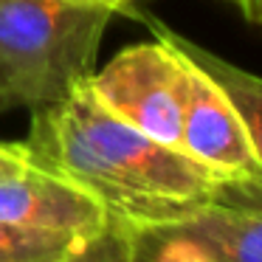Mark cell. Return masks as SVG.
Wrapping results in <instances>:
<instances>
[{
  "label": "cell",
  "instance_id": "1",
  "mask_svg": "<svg viewBox=\"0 0 262 262\" xmlns=\"http://www.w3.org/2000/svg\"><path fill=\"white\" fill-rule=\"evenodd\" d=\"M29 144L42 164L93 194L110 226H169L206 209L228 189L183 149L161 144L113 116L79 79L59 102L34 110Z\"/></svg>",
  "mask_w": 262,
  "mask_h": 262
},
{
  "label": "cell",
  "instance_id": "2",
  "mask_svg": "<svg viewBox=\"0 0 262 262\" xmlns=\"http://www.w3.org/2000/svg\"><path fill=\"white\" fill-rule=\"evenodd\" d=\"M110 17L68 0H0V110L46 107L91 76Z\"/></svg>",
  "mask_w": 262,
  "mask_h": 262
},
{
  "label": "cell",
  "instance_id": "3",
  "mask_svg": "<svg viewBox=\"0 0 262 262\" xmlns=\"http://www.w3.org/2000/svg\"><path fill=\"white\" fill-rule=\"evenodd\" d=\"M147 23L152 26V34L166 40L183 59L181 149L214 172L228 189L262 194V166L228 93L203 65L178 46L169 26L155 17H147Z\"/></svg>",
  "mask_w": 262,
  "mask_h": 262
},
{
  "label": "cell",
  "instance_id": "4",
  "mask_svg": "<svg viewBox=\"0 0 262 262\" xmlns=\"http://www.w3.org/2000/svg\"><path fill=\"white\" fill-rule=\"evenodd\" d=\"M104 107L161 144L181 149L183 59L166 40L152 34L119 51L102 71L88 76Z\"/></svg>",
  "mask_w": 262,
  "mask_h": 262
},
{
  "label": "cell",
  "instance_id": "5",
  "mask_svg": "<svg viewBox=\"0 0 262 262\" xmlns=\"http://www.w3.org/2000/svg\"><path fill=\"white\" fill-rule=\"evenodd\" d=\"M127 234L138 262H262V194L223 189L192 217Z\"/></svg>",
  "mask_w": 262,
  "mask_h": 262
},
{
  "label": "cell",
  "instance_id": "6",
  "mask_svg": "<svg viewBox=\"0 0 262 262\" xmlns=\"http://www.w3.org/2000/svg\"><path fill=\"white\" fill-rule=\"evenodd\" d=\"M0 220L68 231L85 239L110 228L102 203L40 158L17 175L0 178Z\"/></svg>",
  "mask_w": 262,
  "mask_h": 262
},
{
  "label": "cell",
  "instance_id": "7",
  "mask_svg": "<svg viewBox=\"0 0 262 262\" xmlns=\"http://www.w3.org/2000/svg\"><path fill=\"white\" fill-rule=\"evenodd\" d=\"M172 34H175L178 46H181L194 62L203 65V68L223 85V91L228 93V99L234 102V107H237L239 119H243V124H245V133H248V138H251L256 161H259V166H262V76L226 62V59H220L217 54L200 48L198 42L181 37L178 31H172Z\"/></svg>",
  "mask_w": 262,
  "mask_h": 262
},
{
  "label": "cell",
  "instance_id": "8",
  "mask_svg": "<svg viewBox=\"0 0 262 262\" xmlns=\"http://www.w3.org/2000/svg\"><path fill=\"white\" fill-rule=\"evenodd\" d=\"M85 237L0 220V262H68Z\"/></svg>",
  "mask_w": 262,
  "mask_h": 262
},
{
  "label": "cell",
  "instance_id": "9",
  "mask_svg": "<svg viewBox=\"0 0 262 262\" xmlns=\"http://www.w3.org/2000/svg\"><path fill=\"white\" fill-rule=\"evenodd\" d=\"M68 262H138V256L130 234L119 226H110L88 239Z\"/></svg>",
  "mask_w": 262,
  "mask_h": 262
},
{
  "label": "cell",
  "instance_id": "10",
  "mask_svg": "<svg viewBox=\"0 0 262 262\" xmlns=\"http://www.w3.org/2000/svg\"><path fill=\"white\" fill-rule=\"evenodd\" d=\"M34 149L29 144H12V141H0V178L17 175L26 166L34 164Z\"/></svg>",
  "mask_w": 262,
  "mask_h": 262
},
{
  "label": "cell",
  "instance_id": "11",
  "mask_svg": "<svg viewBox=\"0 0 262 262\" xmlns=\"http://www.w3.org/2000/svg\"><path fill=\"white\" fill-rule=\"evenodd\" d=\"M228 6L239 12V17L254 26H262V0H226Z\"/></svg>",
  "mask_w": 262,
  "mask_h": 262
},
{
  "label": "cell",
  "instance_id": "12",
  "mask_svg": "<svg viewBox=\"0 0 262 262\" xmlns=\"http://www.w3.org/2000/svg\"><path fill=\"white\" fill-rule=\"evenodd\" d=\"M68 3L88 6V9H102V12H107V14H116V12H127L136 0H68Z\"/></svg>",
  "mask_w": 262,
  "mask_h": 262
}]
</instances>
